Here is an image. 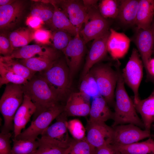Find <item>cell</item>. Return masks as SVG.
Instances as JSON below:
<instances>
[{
  "label": "cell",
  "instance_id": "1",
  "mask_svg": "<svg viewBox=\"0 0 154 154\" xmlns=\"http://www.w3.org/2000/svg\"><path fill=\"white\" fill-rule=\"evenodd\" d=\"M119 67L118 78L115 91L114 112L112 127L126 124L134 125L144 128L143 122L137 113L133 102L129 96L125 89L122 73Z\"/></svg>",
  "mask_w": 154,
  "mask_h": 154
},
{
  "label": "cell",
  "instance_id": "2",
  "mask_svg": "<svg viewBox=\"0 0 154 154\" xmlns=\"http://www.w3.org/2000/svg\"><path fill=\"white\" fill-rule=\"evenodd\" d=\"M35 74L27 84L22 85L24 94L30 98L36 107L33 120L59 102L46 81L39 74Z\"/></svg>",
  "mask_w": 154,
  "mask_h": 154
},
{
  "label": "cell",
  "instance_id": "3",
  "mask_svg": "<svg viewBox=\"0 0 154 154\" xmlns=\"http://www.w3.org/2000/svg\"><path fill=\"white\" fill-rule=\"evenodd\" d=\"M24 95L22 85L11 83L6 85L0 99V111L4 120L1 132L7 133L13 130L14 117L23 102Z\"/></svg>",
  "mask_w": 154,
  "mask_h": 154
},
{
  "label": "cell",
  "instance_id": "4",
  "mask_svg": "<svg viewBox=\"0 0 154 154\" xmlns=\"http://www.w3.org/2000/svg\"><path fill=\"white\" fill-rule=\"evenodd\" d=\"M39 74L46 81L59 102L63 100L68 92L72 82L65 59H58L49 69Z\"/></svg>",
  "mask_w": 154,
  "mask_h": 154
},
{
  "label": "cell",
  "instance_id": "5",
  "mask_svg": "<svg viewBox=\"0 0 154 154\" xmlns=\"http://www.w3.org/2000/svg\"><path fill=\"white\" fill-rule=\"evenodd\" d=\"M97 83L100 94L108 105H114L115 90L118 80L117 70L109 65L99 64L94 66L89 72Z\"/></svg>",
  "mask_w": 154,
  "mask_h": 154
},
{
  "label": "cell",
  "instance_id": "6",
  "mask_svg": "<svg viewBox=\"0 0 154 154\" xmlns=\"http://www.w3.org/2000/svg\"><path fill=\"white\" fill-rule=\"evenodd\" d=\"M86 8L87 14L84 27L79 33L86 44L109 31L110 24L108 19L100 14L97 4Z\"/></svg>",
  "mask_w": 154,
  "mask_h": 154
},
{
  "label": "cell",
  "instance_id": "7",
  "mask_svg": "<svg viewBox=\"0 0 154 154\" xmlns=\"http://www.w3.org/2000/svg\"><path fill=\"white\" fill-rule=\"evenodd\" d=\"M64 106L59 104L42 113L32 121L28 127L14 138L36 140L52 122L64 112Z\"/></svg>",
  "mask_w": 154,
  "mask_h": 154
},
{
  "label": "cell",
  "instance_id": "8",
  "mask_svg": "<svg viewBox=\"0 0 154 154\" xmlns=\"http://www.w3.org/2000/svg\"><path fill=\"white\" fill-rule=\"evenodd\" d=\"M137 50L134 48L122 75L124 82L131 89L134 94V103L140 100L139 90L143 77V64Z\"/></svg>",
  "mask_w": 154,
  "mask_h": 154
},
{
  "label": "cell",
  "instance_id": "9",
  "mask_svg": "<svg viewBox=\"0 0 154 154\" xmlns=\"http://www.w3.org/2000/svg\"><path fill=\"white\" fill-rule=\"evenodd\" d=\"M114 135L111 144L123 145L137 142L151 136L150 131L143 130L134 125H120L112 127Z\"/></svg>",
  "mask_w": 154,
  "mask_h": 154
},
{
  "label": "cell",
  "instance_id": "10",
  "mask_svg": "<svg viewBox=\"0 0 154 154\" xmlns=\"http://www.w3.org/2000/svg\"><path fill=\"white\" fill-rule=\"evenodd\" d=\"M86 43L79 33L73 37L62 51L69 68L71 80L80 68L85 52Z\"/></svg>",
  "mask_w": 154,
  "mask_h": 154
},
{
  "label": "cell",
  "instance_id": "11",
  "mask_svg": "<svg viewBox=\"0 0 154 154\" xmlns=\"http://www.w3.org/2000/svg\"><path fill=\"white\" fill-rule=\"evenodd\" d=\"M86 129L87 141L96 149L112 143L114 129L105 122L88 121Z\"/></svg>",
  "mask_w": 154,
  "mask_h": 154
},
{
  "label": "cell",
  "instance_id": "12",
  "mask_svg": "<svg viewBox=\"0 0 154 154\" xmlns=\"http://www.w3.org/2000/svg\"><path fill=\"white\" fill-rule=\"evenodd\" d=\"M54 3L59 7L73 25L80 31L87 14V9L82 0L54 1Z\"/></svg>",
  "mask_w": 154,
  "mask_h": 154
},
{
  "label": "cell",
  "instance_id": "13",
  "mask_svg": "<svg viewBox=\"0 0 154 154\" xmlns=\"http://www.w3.org/2000/svg\"><path fill=\"white\" fill-rule=\"evenodd\" d=\"M110 30L103 35L94 39L87 56L82 74V78L95 65L106 56L108 52L107 42Z\"/></svg>",
  "mask_w": 154,
  "mask_h": 154
},
{
  "label": "cell",
  "instance_id": "14",
  "mask_svg": "<svg viewBox=\"0 0 154 154\" xmlns=\"http://www.w3.org/2000/svg\"><path fill=\"white\" fill-rule=\"evenodd\" d=\"M132 40L137 46L146 70L153 52V40L151 28L137 29Z\"/></svg>",
  "mask_w": 154,
  "mask_h": 154
},
{
  "label": "cell",
  "instance_id": "15",
  "mask_svg": "<svg viewBox=\"0 0 154 154\" xmlns=\"http://www.w3.org/2000/svg\"><path fill=\"white\" fill-rule=\"evenodd\" d=\"M24 4L21 1L15 0L12 3L0 6V27L6 30L14 27L23 15Z\"/></svg>",
  "mask_w": 154,
  "mask_h": 154
},
{
  "label": "cell",
  "instance_id": "16",
  "mask_svg": "<svg viewBox=\"0 0 154 154\" xmlns=\"http://www.w3.org/2000/svg\"><path fill=\"white\" fill-rule=\"evenodd\" d=\"M90 98L80 92L71 93L67 100L64 112L67 116H86L89 115Z\"/></svg>",
  "mask_w": 154,
  "mask_h": 154
},
{
  "label": "cell",
  "instance_id": "17",
  "mask_svg": "<svg viewBox=\"0 0 154 154\" xmlns=\"http://www.w3.org/2000/svg\"><path fill=\"white\" fill-rule=\"evenodd\" d=\"M40 56H47L57 60L59 53L57 50L53 48L43 45L34 44L28 45L15 49L9 57L21 59Z\"/></svg>",
  "mask_w": 154,
  "mask_h": 154
},
{
  "label": "cell",
  "instance_id": "18",
  "mask_svg": "<svg viewBox=\"0 0 154 154\" xmlns=\"http://www.w3.org/2000/svg\"><path fill=\"white\" fill-rule=\"evenodd\" d=\"M36 108L30 98L24 94L23 102L17 111L13 119L14 138H16L24 129Z\"/></svg>",
  "mask_w": 154,
  "mask_h": 154
},
{
  "label": "cell",
  "instance_id": "19",
  "mask_svg": "<svg viewBox=\"0 0 154 154\" xmlns=\"http://www.w3.org/2000/svg\"><path fill=\"white\" fill-rule=\"evenodd\" d=\"M110 34L107 42L108 51L115 59L123 57L127 52L130 39L124 34L110 29Z\"/></svg>",
  "mask_w": 154,
  "mask_h": 154
},
{
  "label": "cell",
  "instance_id": "20",
  "mask_svg": "<svg viewBox=\"0 0 154 154\" xmlns=\"http://www.w3.org/2000/svg\"><path fill=\"white\" fill-rule=\"evenodd\" d=\"M67 116L63 112L56 118V121L48 127L41 135L56 140L69 144L71 139L67 127Z\"/></svg>",
  "mask_w": 154,
  "mask_h": 154
},
{
  "label": "cell",
  "instance_id": "21",
  "mask_svg": "<svg viewBox=\"0 0 154 154\" xmlns=\"http://www.w3.org/2000/svg\"><path fill=\"white\" fill-rule=\"evenodd\" d=\"M89 115L88 122H105L110 119H113V113L105 100L100 96L93 98Z\"/></svg>",
  "mask_w": 154,
  "mask_h": 154
},
{
  "label": "cell",
  "instance_id": "22",
  "mask_svg": "<svg viewBox=\"0 0 154 154\" xmlns=\"http://www.w3.org/2000/svg\"><path fill=\"white\" fill-rule=\"evenodd\" d=\"M154 15V0H139L135 24L137 29L151 28Z\"/></svg>",
  "mask_w": 154,
  "mask_h": 154
},
{
  "label": "cell",
  "instance_id": "23",
  "mask_svg": "<svg viewBox=\"0 0 154 154\" xmlns=\"http://www.w3.org/2000/svg\"><path fill=\"white\" fill-rule=\"evenodd\" d=\"M139 0H119L117 18L120 22L127 26L135 25Z\"/></svg>",
  "mask_w": 154,
  "mask_h": 154
},
{
  "label": "cell",
  "instance_id": "24",
  "mask_svg": "<svg viewBox=\"0 0 154 154\" xmlns=\"http://www.w3.org/2000/svg\"><path fill=\"white\" fill-rule=\"evenodd\" d=\"M134 104L137 111L141 116L145 129L150 131L151 124L154 121V90L147 98L140 99Z\"/></svg>",
  "mask_w": 154,
  "mask_h": 154
},
{
  "label": "cell",
  "instance_id": "25",
  "mask_svg": "<svg viewBox=\"0 0 154 154\" xmlns=\"http://www.w3.org/2000/svg\"><path fill=\"white\" fill-rule=\"evenodd\" d=\"M50 3L54 8L51 25L54 30L65 31L73 37L79 33L80 30L73 25L67 16L53 3V1H51Z\"/></svg>",
  "mask_w": 154,
  "mask_h": 154
},
{
  "label": "cell",
  "instance_id": "26",
  "mask_svg": "<svg viewBox=\"0 0 154 154\" xmlns=\"http://www.w3.org/2000/svg\"><path fill=\"white\" fill-rule=\"evenodd\" d=\"M112 145L119 154H154V140L151 138L129 145Z\"/></svg>",
  "mask_w": 154,
  "mask_h": 154
},
{
  "label": "cell",
  "instance_id": "27",
  "mask_svg": "<svg viewBox=\"0 0 154 154\" xmlns=\"http://www.w3.org/2000/svg\"><path fill=\"white\" fill-rule=\"evenodd\" d=\"M37 140L38 147L35 154H65L69 144L44 137Z\"/></svg>",
  "mask_w": 154,
  "mask_h": 154
},
{
  "label": "cell",
  "instance_id": "28",
  "mask_svg": "<svg viewBox=\"0 0 154 154\" xmlns=\"http://www.w3.org/2000/svg\"><path fill=\"white\" fill-rule=\"evenodd\" d=\"M0 63L8 70L28 81L36 73L30 70L19 61L9 56H1Z\"/></svg>",
  "mask_w": 154,
  "mask_h": 154
},
{
  "label": "cell",
  "instance_id": "29",
  "mask_svg": "<svg viewBox=\"0 0 154 154\" xmlns=\"http://www.w3.org/2000/svg\"><path fill=\"white\" fill-rule=\"evenodd\" d=\"M57 60L47 56H40L21 59L19 61L30 70L40 72L49 69Z\"/></svg>",
  "mask_w": 154,
  "mask_h": 154
},
{
  "label": "cell",
  "instance_id": "30",
  "mask_svg": "<svg viewBox=\"0 0 154 154\" xmlns=\"http://www.w3.org/2000/svg\"><path fill=\"white\" fill-rule=\"evenodd\" d=\"M33 33L29 29H19L11 33L9 39L15 50L28 45L33 40Z\"/></svg>",
  "mask_w": 154,
  "mask_h": 154
},
{
  "label": "cell",
  "instance_id": "31",
  "mask_svg": "<svg viewBox=\"0 0 154 154\" xmlns=\"http://www.w3.org/2000/svg\"><path fill=\"white\" fill-rule=\"evenodd\" d=\"M54 10V6L50 3L41 1L33 5L30 15L38 18L44 22L51 25Z\"/></svg>",
  "mask_w": 154,
  "mask_h": 154
},
{
  "label": "cell",
  "instance_id": "32",
  "mask_svg": "<svg viewBox=\"0 0 154 154\" xmlns=\"http://www.w3.org/2000/svg\"><path fill=\"white\" fill-rule=\"evenodd\" d=\"M12 154H35L38 147L37 140L18 139L13 138Z\"/></svg>",
  "mask_w": 154,
  "mask_h": 154
},
{
  "label": "cell",
  "instance_id": "33",
  "mask_svg": "<svg viewBox=\"0 0 154 154\" xmlns=\"http://www.w3.org/2000/svg\"><path fill=\"white\" fill-rule=\"evenodd\" d=\"M65 154H96V149L85 138L81 140L71 139Z\"/></svg>",
  "mask_w": 154,
  "mask_h": 154
},
{
  "label": "cell",
  "instance_id": "34",
  "mask_svg": "<svg viewBox=\"0 0 154 154\" xmlns=\"http://www.w3.org/2000/svg\"><path fill=\"white\" fill-rule=\"evenodd\" d=\"M82 79L79 92L89 98L100 96L95 79L90 72Z\"/></svg>",
  "mask_w": 154,
  "mask_h": 154
},
{
  "label": "cell",
  "instance_id": "35",
  "mask_svg": "<svg viewBox=\"0 0 154 154\" xmlns=\"http://www.w3.org/2000/svg\"><path fill=\"white\" fill-rule=\"evenodd\" d=\"M119 5V0H102L99 3L98 8L104 18L115 19L118 16Z\"/></svg>",
  "mask_w": 154,
  "mask_h": 154
},
{
  "label": "cell",
  "instance_id": "36",
  "mask_svg": "<svg viewBox=\"0 0 154 154\" xmlns=\"http://www.w3.org/2000/svg\"><path fill=\"white\" fill-rule=\"evenodd\" d=\"M0 87L11 83L24 85L28 80L15 74L0 63Z\"/></svg>",
  "mask_w": 154,
  "mask_h": 154
},
{
  "label": "cell",
  "instance_id": "37",
  "mask_svg": "<svg viewBox=\"0 0 154 154\" xmlns=\"http://www.w3.org/2000/svg\"><path fill=\"white\" fill-rule=\"evenodd\" d=\"M72 36L64 31L55 30L52 33V42L53 48L62 51L68 45Z\"/></svg>",
  "mask_w": 154,
  "mask_h": 154
},
{
  "label": "cell",
  "instance_id": "38",
  "mask_svg": "<svg viewBox=\"0 0 154 154\" xmlns=\"http://www.w3.org/2000/svg\"><path fill=\"white\" fill-rule=\"evenodd\" d=\"M67 127L73 139L81 140L86 138V129L79 119H74L68 121Z\"/></svg>",
  "mask_w": 154,
  "mask_h": 154
},
{
  "label": "cell",
  "instance_id": "39",
  "mask_svg": "<svg viewBox=\"0 0 154 154\" xmlns=\"http://www.w3.org/2000/svg\"><path fill=\"white\" fill-rule=\"evenodd\" d=\"M52 33L50 31L43 29L35 30L33 33V38L37 43L42 44L51 43Z\"/></svg>",
  "mask_w": 154,
  "mask_h": 154
},
{
  "label": "cell",
  "instance_id": "40",
  "mask_svg": "<svg viewBox=\"0 0 154 154\" xmlns=\"http://www.w3.org/2000/svg\"><path fill=\"white\" fill-rule=\"evenodd\" d=\"M12 134L10 132L0 133V154H12L10 138Z\"/></svg>",
  "mask_w": 154,
  "mask_h": 154
},
{
  "label": "cell",
  "instance_id": "41",
  "mask_svg": "<svg viewBox=\"0 0 154 154\" xmlns=\"http://www.w3.org/2000/svg\"><path fill=\"white\" fill-rule=\"evenodd\" d=\"M14 49L12 46L9 38L3 35L0 36V53L4 56H10Z\"/></svg>",
  "mask_w": 154,
  "mask_h": 154
},
{
  "label": "cell",
  "instance_id": "42",
  "mask_svg": "<svg viewBox=\"0 0 154 154\" xmlns=\"http://www.w3.org/2000/svg\"><path fill=\"white\" fill-rule=\"evenodd\" d=\"M26 23L31 28L35 30L40 29L44 22L38 18L29 15L27 19Z\"/></svg>",
  "mask_w": 154,
  "mask_h": 154
},
{
  "label": "cell",
  "instance_id": "43",
  "mask_svg": "<svg viewBox=\"0 0 154 154\" xmlns=\"http://www.w3.org/2000/svg\"><path fill=\"white\" fill-rule=\"evenodd\" d=\"M96 154H119L113 145H106L96 149Z\"/></svg>",
  "mask_w": 154,
  "mask_h": 154
},
{
  "label": "cell",
  "instance_id": "44",
  "mask_svg": "<svg viewBox=\"0 0 154 154\" xmlns=\"http://www.w3.org/2000/svg\"><path fill=\"white\" fill-rule=\"evenodd\" d=\"M146 71L151 75L154 76V58H151L149 61Z\"/></svg>",
  "mask_w": 154,
  "mask_h": 154
},
{
  "label": "cell",
  "instance_id": "45",
  "mask_svg": "<svg viewBox=\"0 0 154 154\" xmlns=\"http://www.w3.org/2000/svg\"><path fill=\"white\" fill-rule=\"evenodd\" d=\"M83 3L86 8L97 4L98 0H82Z\"/></svg>",
  "mask_w": 154,
  "mask_h": 154
},
{
  "label": "cell",
  "instance_id": "46",
  "mask_svg": "<svg viewBox=\"0 0 154 154\" xmlns=\"http://www.w3.org/2000/svg\"><path fill=\"white\" fill-rule=\"evenodd\" d=\"M15 1L11 0H0V6L10 4L14 1Z\"/></svg>",
  "mask_w": 154,
  "mask_h": 154
},
{
  "label": "cell",
  "instance_id": "47",
  "mask_svg": "<svg viewBox=\"0 0 154 154\" xmlns=\"http://www.w3.org/2000/svg\"><path fill=\"white\" fill-rule=\"evenodd\" d=\"M151 28L152 33L153 37V51L154 52V21L152 23Z\"/></svg>",
  "mask_w": 154,
  "mask_h": 154
}]
</instances>
